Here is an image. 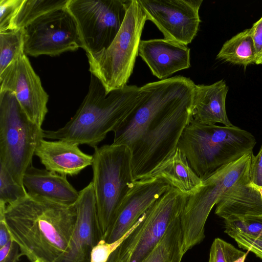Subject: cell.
Masks as SVG:
<instances>
[{"instance_id": "cell-25", "label": "cell", "mask_w": 262, "mask_h": 262, "mask_svg": "<svg viewBox=\"0 0 262 262\" xmlns=\"http://www.w3.org/2000/svg\"><path fill=\"white\" fill-rule=\"evenodd\" d=\"M68 0H24L12 20L11 29H22L51 12L66 8Z\"/></svg>"}, {"instance_id": "cell-32", "label": "cell", "mask_w": 262, "mask_h": 262, "mask_svg": "<svg viewBox=\"0 0 262 262\" xmlns=\"http://www.w3.org/2000/svg\"><path fill=\"white\" fill-rule=\"evenodd\" d=\"M21 256L20 247L13 239L0 248V262H18Z\"/></svg>"}, {"instance_id": "cell-34", "label": "cell", "mask_w": 262, "mask_h": 262, "mask_svg": "<svg viewBox=\"0 0 262 262\" xmlns=\"http://www.w3.org/2000/svg\"><path fill=\"white\" fill-rule=\"evenodd\" d=\"M256 54V64H262V16L250 28Z\"/></svg>"}, {"instance_id": "cell-20", "label": "cell", "mask_w": 262, "mask_h": 262, "mask_svg": "<svg viewBox=\"0 0 262 262\" xmlns=\"http://www.w3.org/2000/svg\"><path fill=\"white\" fill-rule=\"evenodd\" d=\"M23 184L28 193L56 203L74 205L79 198V191L69 183L67 176L32 165L25 172Z\"/></svg>"}, {"instance_id": "cell-29", "label": "cell", "mask_w": 262, "mask_h": 262, "mask_svg": "<svg viewBox=\"0 0 262 262\" xmlns=\"http://www.w3.org/2000/svg\"><path fill=\"white\" fill-rule=\"evenodd\" d=\"M225 232L235 240L239 248L250 251L262 259V238L237 231L226 230Z\"/></svg>"}, {"instance_id": "cell-27", "label": "cell", "mask_w": 262, "mask_h": 262, "mask_svg": "<svg viewBox=\"0 0 262 262\" xmlns=\"http://www.w3.org/2000/svg\"><path fill=\"white\" fill-rule=\"evenodd\" d=\"M27 194L25 187L17 182L0 163V202L7 205L26 196Z\"/></svg>"}, {"instance_id": "cell-11", "label": "cell", "mask_w": 262, "mask_h": 262, "mask_svg": "<svg viewBox=\"0 0 262 262\" xmlns=\"http://www.w3.org/2000/svg\"><path fill=\"white\" fill-rule=\"evenodd\" d=\"M24 52L38 57L59 56L81 48L76 22L66 8L40 17L25 28Z\"/></svg>"}, {"instance_id": "cell-24", "label": "cell", "mask_w": 262, "mask_h": 262, "mask_svg": "<svg viewBox=\"0 0 262 262\" xmlns=\"http://www.w3.org/2000/svg\"><path fill=\"white\" fill-rule=\"evenodd\" d=\"M184 254L180 217L174 220L156 248L141 262H181Z\"/></svg>"}, {"instance_id": "cell-14", "label": "cell", "mask_w": 262, "mask_h": 262, "mask_svg": "<svg viewBox=\"0 0 262 262\" xmlns=\"http://www.w3.org/2000/svg\"><path fill=\"white\" fill-rule=\"evenodd\" d=\"M0 92L13 93L29 119L41 127L48 113L49 95L24 50L0 74Z\"/></svg>"}, {"instance_id": "cell-4", "label": "cell", "mask_w": 262, "mask_h": 262, "mask_svg": "<svg viewBox=\"0 0 262 262\" xmlns=\"http://www.w3.org/2000/svg\"><path fill=\"white\" fill-rule=\"evenodd\" d=\"M195 83L193 81L152 120L130 147L135 181L146 179L177 148L185 127L192 120Z\"/></svg>"}, {"instance_id": "cell-39", "label": "cell", "mask_w": 262, "mask_h": 262, "mask_svg": "<svg viewBox=\"0 0 262 262\" xmlns=\"http://www.w3.org/2000/svg\"><path fill=\"white\" fill-rule=\"evenodd\" d=\"M33 262H45V261H43V260H42L41 259H37V260H35V261H34Z\"/></svg>"}, {"instance_id": "cell-23", "label": "cell", "mask_w": 262, "mask_h": 262, "mask_svg": "<svg viewBox=\"0 0 262 262\" xmlns=\"http://www.w3.org/2000/svg\"><path fill=\"white\" fill-rule=\"evenodd\" d=\"M216 58L244 68L255 64L256 54L250 29L238 33L225 41Z\"/></svg>"}, {"instance_id": "cell-26", "label": "cell", "mask_w": 262, "mask_h": 262, "mask_svg": "<svg viewBox=\"0 0 262 262\" xmlns=\"http://www.w3.org/2000/svg\"><path fill=\"white\" fill-rule=\"evenodd\" d=\"M24 29L0 32V74L24 50Z\"/></svg>"}, {"instance_id": "cell-6", "label": "cell", "mask_w": 262, "mask_h": 262, "mask_svg": "<svg viewBox=\"0 0 262 262\" xmlns=\"http://www.w3.org/2000/svg\"><path fill=\"white\" fill-rule=\"evenodd\" d=\"M253 155H246L220 168L202 180L197 190L188 196L180 217L184 254L204 238L207 218L221 198L233 187L251 181Z\"/></svg>"}, {"instance_id": "cell-36", "label": "cell", "mask_w": 262, "mask_h": 262, "mask_svg": "<svg viewBox=\"0 0 262 262\" xmlns=\"http://www.w3.org/2000/svg\"><path fill=\"white\" fill-rule=\"evenodd\" d=\"M225 241L215 238L211 246L208 262H226L224 244Z\"/></svg>"}, {"instance_id": "cell-22", "label": "cell", "mask_w": 262, "mask_h": 262, "mask_svg": "<svg viewBox=\"0 0 262 262\" xmlns=\"http://www.w3.org/2000/svg\"><path fill=\"white\" fill-rule=\"evenodd\" d=\"M148 178L161 179L171 187L189 195L195 192L202 183V180L178 147L170 157L151 171Z\"/></svg>"}, {"instance_id": "cell-13", "label": "cell", "mask_w": 262, "mask_h": 262, "mask_svg": "<svg viewBox=\"0 0 262 262\" xmlns=\"http://www.w3.org/2000/svg\"><path fill=\"white\" fill-rule=\"evenodd\" d=\"M164 39L187 46L196 36L202 0H137Z\"/></svg>"}, {"instance_id": "cell-5", "label": "cell", "mask_w": 262, "mask_h": 262, "mask_svg": "<svg viewBox=\"0 0 262 262\" xmlns=\"http://www.w3.org/2000/svg\"><path fill=\"white\" fill-rule=\"evenodd\" d=\"M93 185L98 223L103 236L115 220L135 180L132 151L125 145H104L94 148Z\"/></svg>"}, {"instance_id": "cell-8", "label": "cell", "mask_w": 262, "mask_h": 262, "mask_svg": "<svg viewBox=\"0 0 262 262\" xmlns=\"http://www.w3.org/2000/svg\"><path fill=\"white\" fill-rule=\"evenodd\" d=\"M189 194L171 187L142 214L106 262H141L181 217Z\"/></svg>"}, {"instance_id": "cell-17", "label": "cell", "mask_w": 262, "mask_h": 262, "mask_svg": "<svg viewBox=\"0 0 262 262\" xmlns=\"http://www.w3.org/2000/svg\"><path fill=\"white\" fill-rule=\"evenodd\" d=\"M138 54L161 80L190 67V49L164 38L141 40Z\"/></svg>"}, {"instance_id": "cell-9", "label": "cell", "mask_w": 262, "mask_h": 262, "mask_svg": "<svg viewBox=\"0 0 262 262\" xmlns=\"http://www.w3.org/2000/svg\"><path fill=\"white\" fill-rule=\"evenodd\" d=\"M43 135L41 127L29 119L13 93L0 92V163L23 186Z\"/></svg>"}, {"instance_id": "cell-35", "label": "cell", "mask_w": 262, "mask_h": 262, "mask_svg": "<svg viewBox=\"0 0 262 262\" xmlns=\"http://www.w3.org/2000/svg\"><path fill=\"white\" fill-rule=\"evenodd\" d=\"M224 249L226 262H245L247 253L237 249L226 241L224 242Z\"/></svg>"}, {"instance_id": "cell-19", "label": "cell", "mask_w": 262, "mask_h": 262, "mask_svg": "<svg viewBox=\"0 0 262 262\" xmlns=\"http://www.w3.org/2000/svg\"><path fill=\"white\" fill-rule=\"evenodd\" d=\"M228 90L229 88L223 79L209 85L195 84L192 120L204 125L221 123L227 126H233L226 108Z\"/></svg>"}, {"instance_id": "cell-10", "label": "cell", "mask_w": 262, "mask_h": 262, "mask_svg": "<svg viewBox=\"0 0 262 262\" xmlns=\"http://www.w3.org/2000/svg\"><path fill=\"white\" fill-rule=\"evenodd\" d=\"M132 0H68L86 55L106 49L119 31Z\"/></svg>"}, {"instance_id": "cell-7", "label": "cell", "mask_w": 262, "mask_h": 262, "mask_svg": "<svg viewBox=\"0 0 262 262\" xmlns=\"http://www.w3.org/2000/svg\"><path fill=\"white\" fill-rule=\"evenodd\" d=\"M146 20L138 1L132 0L121 27L111 45L99 53L86 55L91 74L101 81L106 93L127 85Z\"/></svg>"}, {"instance_id": "cell-28", "label": "cell", "mask_w": 262, "mask_h": 262, "mask_svg": "<svg viewBox=\"0 0 262 262\" xmlns=\"http://www.w3.org/2000/svg\"><path fill=\"white\" fill-rule=\"evenodd\" d=\"M225 231L242 232L262 238V215L250 216L224 220Z\"/></svg>"}, {"instance_id": "cell-16", "label": "cell", "mask_w": 262, "mask_h": 262, "mask_svg": "<svg viewBox=\"0 0 262 262\" xmlns=\"http://www.w3.org/2000/svg\"><path fill=\"white\" fill-rule=\"evenodd\" d=\"M170 187L166 182L155 178L135 181L102 239L113 243L123 238L148 208Z\"/></svg>"}, {"instance_id": "cell-1", "label": "cell", "mask_w": 262, "mask_h": 262, "mask_svg": "<svg viewBox=\"0 0 262 262\" xmlns=\"http://www.w3.org/2000/svg\"><path fill=\"white\" fill-rule=\"evenodd\" d=\"M4 217L22 255L31 262H57L68 248L77 210L75 204L67 206L28 193L6 205Z\"/></svg>"}, {"instance_id": "cell-38", "label": "cell", "mask_w": 262, "mask_h": 262, "mask_svg": "<svg viewBox=\"0 0 262 262\" xmlns=\"http://www.w3.org/2000/svg\"><path fill=\"white\" fill-rule=\"evenodd\" d=\"M256 187H257V189L258 191H259V192L262 198V186H256Z\"/></svg>"}, {"instance_id": "cell-12", "label": "cell", "mask_w": 262, "mask_h": 262, "mask_svg": "<svg viewBox=\"0 0 262 262\" xmlns=\"http://www.w3.org/2000/svg\"><path fill=\"white\" fill-rule=\"evenodd\" d=\"M192 81L189 78L176 76L144 85L146 92L144 98L114 133L113 144L130 147L144 133L155 117Z\"/></svg>"}, {"instance_id": "cell-30", "label": "cell", "mask_w": 262, "mask_h": 262, "mask_svg": "<svg viewBox=\"0 0 262 262\" xmlns=\"http://www.w3.org/2000/svg\"><path fill=\"white\" fill-rule=\"evenodd\" d=\"M24 0L0 1V32L11 29L13 19Z\"/></svg>"}, {"instance_id": "cell-3", "label": "cell", "mask_w": 262, "mask_h": 262, "mask_svg": "<svg viewBox=\"0 0 262 262\" xmlns=\"http://www.w3.org/2000/svg\"><path fill=\"white\" fill-rule=\"evenodd\" d=\"M256 143L251 133L237 126L204 125L191 120L177 147L202 180L224 166L253 153Z\"/></svg>"}, {"instance_id": "cell-37", "label": "cell", "mask_w": 262, "mask_h": 262, "mask_svg": "<svg viewBox=\"0 0 262 262\" xmlns=\"http://www.w3.org/2000/svg\"><path fill=\"white\" fill-rule=\"evenodd\" d=\"M12 239L6 223L4 212H0V248Z\"/></svg>"}, {"instance_id": "cell-33", "label": "cell", "mask_w": 262, "mask_h": 262, "mask_svg": "<svg viewBox=\"0 0 262 262\" xmlns=\"http://www.w3.org/2000/svg\"><path fill=\"white\" fill-rule=\"evenodd\" d=\"M249 172L251 182L256 186H262V144L257 154L252 156Z\"/></svg>"}, {"instance_id": "cell-15", "label": "cell", "mask_w": 262, "mask_h": 262, "mask_svg": "<svg viewBox=\"0 0 262 262\" xmlns=\"http://www.w3.org/2000/svg\"><path fill=\"white\" fill-rule=\"evenodd\" d=\"M77 219L68 248L57 262H91L93 248L103 238L93 183L79 191Z\"/></svg>"}, {"instance_id": "cell-2", "label": "cell", "mask_w": 262, "mask_h": 262, "mask_svg": "<svg viewBox=\"0 0 262 262\" xmlns=\"http://www.w3.org/2000/svg\"><path fill=\"white\" fill-rule=\"evenodd\" d=\"M143 86L126 85L106 93L101 81L91 75L88 92L75 114L61 128L44 130L43 138L62 140L94 148L111 132L115 133L145 96Z\"/></svg>"}, {"instance_id": "cell-31", "label": "cell", "mask_w": 262, "mask_h": 262, "mask_svg": "<svg viewBox=\"0 0 262 262\" xmlns=\"http://www.w3.org/2000/svg\"><path fill=\"white\" fill-rule=\"evenodd\" d=\"M125 236L113 243H108L101 239L92 250L91 262H106L112 253L120 244Z\"/></svg>"}, {"instance_id": "cell-21", "label": "cell", "mask_w": 262, "mask_h": 262, "mask_svg": "<svg viewBox=\"0 0 262 262\" xmlns=\"http://www.w3.org/2000/svg\"><path fill=\"white\" fill-rule=\"evenodd\" d=\"M215 213L224 220L262 215V198L251 181L227 191L216 204Z\"/></svg>"}, {"instance_id": "cell-18", "label": "cell", "mask_w": 262, "mask_h": 262, "mask_svg": "<svg viewBox=\"0 0 262 262\" xmlns=\"http://www.w3.org/2000/svg\"><path fill=\"white\" fill-rule=\"evenodd\" d=\"M78 145L67 141H49L42 139L35 155L46 169L62 176H76L92 165L93 157L82 152Z\"/></svg>"}]
</instances>
